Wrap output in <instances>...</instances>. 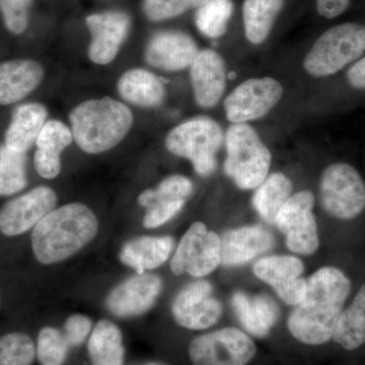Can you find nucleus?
<instances>
[{
	"label": "nucleus",
	"instance_id": "obj_28",
	"mask_svg": "<svg viewBox=\"0 0 365 365\" xmlns=\"http://www.w3.org/2000/svg\"><path fill=\"white\" fill-rule=\"evenodd\" d=\"M284 0H245L242 20L245 34L252 44H262L272 30Z\"/></svg>",
	"mask_w": 365,
	"mask_h": 365
},
{
	"label": "nucleus",
	"instance_id": "obj_24",
	"mask_svg": "<svg viewBox=\"0 0 365 365\" xmlns=\"http://www.w3.org/2000/svg\"><path fill=\"white\" fill-rule=\"evenodd\" d=\"M44 106L28 103L16 108L4 136V145L9 150L26 153L37 141L47 120Z\"/></svg>",
	"mask_w": 365,
	"mask_h": 365
},
{
	"label": "nucleus",
	"instance_id": "obj_30",
	"mask_svg": "<svg viewBox=\"0 0 365 365\" xmlns=\"http://www.w3.org/2000/svg\"><path fill=\"white\" fill-rule=\"evenodd\" d=\"M333 340L346 350L357 349L365 344V283L341 314Z\"/></svg>",
	"mask_w": 365,
	"mask_h": 365
},
{
	"label": "nucleus",
	"instance_id": "obj_26",
	"mask_svg": "<svg viewBox=\"0 0 365 365\" xmlns=\"http://www.w3.org/2000/svg\"><path fill=\"white\" fill-rule=\"evenodd\" d=\"M118 91L126 102L141 108L158 107L165 97L162 79L143 68L125 72L118 81Z\"/></svg>",
	"mask_w": 365,
	"mask_h": 365
},
{
	"label": "nucleus",
	"instance_id": "obj_19",
	"mask_svg": "<svg viewBox=\"0 0 365 365\" xmlns=\"http://www.w3.org/2000/svg\"><path fill=\"white\" fill-rule=\"evenodd\" d=\"M190 78L197 104L205 109L215 107L227 85L225 60L213 50L199 51L190 66Z\"/></svg>",
	"mask_w": 365,
	"mask_h": 365
},
{
	"label": "nucleus",
	"instance_id": "obj_21",
	"mask_svg": "<svg viewBox=\"0 0 365 365\" xmlns=\"http://www.w3.org/2000/svg\"><path fill=\"white\" fill-rule=\"evenodd\" d=\"M44 68L32 59H14L0 64V105L16 104L42 83Z\"/></svg>",
	"mask_w": 365,
	"mask_h": 365
},
{
	"label": "nucleus",
	"instance_id": "obj_7",
	"mask_svg": "<svg viewBox=\"0 0 365 365\" xmlns=\"http://www.w3.org/2000/svg\"><path fill=\"white\" fill-rule=\"evenodd\" d=\"M319 198L322 207L333 217L353 220L365 209V182L349 163H332L322 174Z\"/></svg>",
	"mask_w": 365,
	"mask_h": 365
},
{
	"label": "nucleus",
	"instance_id": "obj_12",
	"mask_svg": "<svg viewBox=\"0 0 365 365\" xmlns=\"http://www.w3.org/2000/svg\"><path fill=\"white\" fill-rule=\"evenodd\" d=\"M172 314L182 328L205 330L220 321L222 304L213 297L211 283L198 280L180 290L173 302Z\"/></svg>",
	"mask_w": 365,
	"mask_h": 365
},
{
	"label": "nucleus",
	"instance_id": "obj_37",
	"mask_svg": "<svg viewBox=\"0 0 365 365\" xmlns=\"http://www.w3.org/2000/svg\"><path fill=\"white\" fill-rule=\"evenodd\" d=\"M93 323L90 318L83 314H72L66 319L64 325V336L71 347L83 344L91 333Z\"/></svg>",
	"mask_w": 365,
	"mask_h": 365
},
{
	"label": "nucleus",
	"instance_id": "obj_34",
	"mask_svg": "<svg viewBox=\"0 0 365 365\" xmlns=\"http://www.w3.org/2000/svg\"><path fill=\"white\" fill-rule=\"evenodd\" d=\"M69 348L64 334L52 327H45L38 335L36 352L41 365H63Z\"/></svg>",
	"mask_w": 365,
	"mask_h": 365
},
{
	"label": "nucleus",
	"instance_id": "obj_20",
	"mask_svg": "<svg viewBox=\"0 0 365 365\" xmlns=\"http://www.w3.org/2000/svg\"><path fill=\"white\" fill-rule=\"evenodd\" d=\"M222 240V260L225 267L242 265L273 248L272 232L261 225H247L225 232Z\"/></svg>",
	"mask_w": 365,
	"mask_h": 365
},
{
	"label": "nucleus",
	"instance_id": "obj_27",
	"mask_svg": "<svg viewBox=\"0 0 365 365\" xmlns=\"http://www.w3.org/2000/svg\"><path fill=\"white\" fill-rule=\"evenodd\" d=\"M93 365H124L123 336L114 323L102 319L91 334L88 344Z\"/></svg>",
	"mask_w": 365,
	"mask_h": 365
},
{
	"label": "nucleus",
	"instance_id": "obj_18",
	"mask_svg": "<svg viewBox=\"0 0 365 365\" xmlns=\"http://www.w3.org/2000/svg\"><path fill=\"white\" fill-rule=\"evenodd\" d=\"M199 50L195 41L187 34L163 31L151 37L144 58L150 66L165 71H179L193 63Z\"/></svg>",
	"mask_w": 365,
	"mask_h": 365
},
{
	"label": "nucleus",
	"instance_id": "obj_13",
	"mask_svg": "<svg viewBox=\"0 0 365 365\" xmlns=\"http://www.w3.org/2000/svg\"><path fill=\"white\" fill-rule=\"evenodd\" d=\"M163 289L158 275L136 273L113 288L106 299V307L118 318L140 316L155 306Z\"/></svg>",
	"mask_w": 365,
	"mask_h": 365
},
{
	"label": "nucleus",
	"instance_id": "obj_10",
	"mask_svg": "<svg viewBox=\"0 0 365 365\" xmlns=\"http://www.w3.org/2000/svg\"><path fill=\"white\" fill-rule=\"evenodd\" d=\"M314 206L313 192H299L289 197L276 216V227L287 235V248L294 253L312 255L319 249Z\"/></svg>",
	"mask_w": 365,
	"mask_h": 365
},
{
	"label": "nucleus",
	"instance_id": "obj_8",
	"mask_svg": "<svg viewBox=\"0 0 365 365\" xmlns=\"http://www.w3.org/2000/svg\"><path fill=\"white\" fill-rule=\"evenodd\" d=\"M256 352L251 338L237 328H223L199 336L189 346L193 365H247Z\"/></svg>",
	"mask_w": 365,
	"mask_h": 365
},
{
	"label": "nucleus",
	"instance_id": "obj_9",
	"mask_svg": "<svg viewBox=\"0 0 365 365\" xmlns=\"http://www.w3.org/2000/svg\"><path fill=\"white\" fill-rule=\"evenodd\" d=\"M222 260V240L215 232H209L202 222H194L182 235L172 261L175 275L188 273L200 278L220 266Z\"/></svg>",
	"mask_w": 365,
	"mask_h": 365
},
{
	"label": "nucleus",
	"instance_id": "obj_11",
	"mask_svg": "<svg viewBox=\"0 0 365 365\" xmlns=\"http://www.w3.org/2000/svg\"><path fill=\"white\" fill-rule=\"evenodd\" d=\"M283 93L282 85L272 78L248 79L225 98V116L234 124L260 119L279 103Z\"/></svg>",
	"mask_w": 365,
	"mask_h": 365
},
{
	"label": "nucleus",
	"instance_id": "obj_25",
	"mask_svg": "<svg viewBox=\"0 0 365 365\" xmlns=\"http://www.w3.org/2000/svg\"><path fill=\"white\" fill-rule=\"evenodd\" d=\"M175 241L172 237H140L126 242L120 260L141 274L162 266L169 259Z\"/></svg>",
	"mask_w": 365,
	"mask_h": 365
},
{
	"label": "nucleus",
	"instance_id": "obj_6",
	"mask_svg": "<svg viewBox=\"0 0 365 365\" xmlns=\"http://www.w3.org/2000/svg\"><path fill=\"white\" fill-rule=\"evenodd\" d=\"M220 125L209 117H197L178 125L168 134L165 146L172 155L188 158L199 176L216 169V153L223 143Z\"/></svg>",
	"mask_w": 365,
	"mask_h": 365
},
{
	"label": "nucleus",
	"instance_id": "obj_22",
	"mask_svg": "<svg viewBox=\"0 0 365 365\" xmlns=\"http://www.w3.org/2000/svg\"><path fill=\"white\" fill-rule=\"evenodd\" d=\"M72 132L66 124L58 120L46 122L36 141L34 165L38 174L44 179H54L61 170L62 151L72 143Z\"/></svg>",
	"mask_w": 365,
	"mask_h": 365
},
{
	"label": "nucleus",
	"instance_id": "obj_40",
	"mask_svg": "<svg viewBox=\"0 0 365 365\" xmlns=\"http://www.w3.org/2000/svg\"><path fill=\"white\" fill-rule=\"evenodd\" d=\"M235 76H237V74H235L234 71L230 72V73L228 74V78H230V79L235 78Z\"/></svg>",
	"mask_w": 365,
	"mask_h": 365
},
{
	"label": "nucleus",
	"instance_id": "obj_36",
	"mask_svg": "<svg viewBox=\"0 0 365 365\" xmlns=\"http://www.w3.org/2000/svg\"><path fill=\"white\" fill-rule=\"evenodd\" d=\"M34 0H0V14L9 33L21 35L26 32Z\"/></svg>",
	"mask_w": 365,
	"mask_h": 365
},
{
	"label": "nucleus",
	"instance_id": "obj_5",
	"mask_svg": "<svg viewBox=\"0 0 365 365\" xmlns=\"http://www.w3.org/2000/svg\"><path fill=\"white\" fill-rule=\"evenodd\" d=\"M364 52L365 26L340 24L319 36L304 60V68L314 78H326L356 61Z\"/></svg>",
	"mask_w": 365,
	"mask_h": 365
},
{
	"label": "nucleus",
	"instance_id": "obj_35",
	"mask_svg": "<svg viewBox=\"0 0 365 365\" xmlns=\"http://www.w3.org/2000/svg\"><path fill=\"white\" fill-rule=\"evenodd\" d=\"M208 0H143V9L146 18L151 21H160L176 18Z\"/></svg>",
	"mask_w": 365,
	"mask_h": 365
},
{
	"label": "nucleus",
	"instance_id": "obj_3",
	"mask_svg": "<svg viewBox=\"0 0 365 365\" xmlns=\"http://www.w3.org/2000/svg\"><path fill=\"white\" fill-rule=\"evenodd\" d=\"M69 120L78 148L97 155L123 140L133 124V115L123 103L106 97L81 103L72 110Z\"/></svg>",
	"mask_w": 365,
	"mask_h": 365
},
{
	"label": "nucleus",
	"instance_id": "obj_32",
	"mask_svg": "<svg viewBox=\"0 0 365 365\" xmlns=\"http://www.w3.org/2000/svg\"><path fill=\"white\" fill-rule=\"evenodd\" d=\"M26 155L0 146V196H11L25 189Z\"/></svg>",
	"mask_w": 365,
	"mask_h": 365
},
{
	"label": "nucleus",
	"instance_id": "obj_38",
	"mask_svg": "<svg viewBox=\"0 0 365 365\" xmlns=\"http://www.w3.org/2000/svg\"><path fill=\"white\" fill-rule=\"evenodd\" d=\"M316 4L319 16L332 20L347 11L351 0H316Z\"/></svg>",
	"mask_w": 365,
	"mask_h": 365
},
{
	"label": "nucleus",
	"instance_id": "obj_23",
	"mask_svg": "<svg viewBox=\"0 0 365 365\" xmlns=\"http://www.w3.org/2000/svg\"><path fill=\"white\" fill-rule=\"evenodd\" d=\"M232 306L237 319L247 332L256 338H265L277 322V304L267 295L232 294Z\"/></svg>",
	"mask_w": 365,
	"mask_h": 365
},
{
	"label": "nucleus",
	"instance_id": "obj_39",
	"mask_svg": "<svg viewBox=\"0 0 365 365\" xmlns=\"http://www.w3.org/2000/svg\"><path fill=\"white\" fill-rule=\"evenodd\" d=\"M348 83L356 90H365V56L354 62L346 73Z\"/></svg>",
	"mask_w": 365,
	"mask_h": 365
},
{
	"label": "nucleus",
	"instance_id": "obj_4",
	"mask_svg": "<svg viewBox=\"0 0 365 365\" xmlns=\"http://www.w3.org/2000/svg\"><path fill=\"white\" fill-rule=\"evenodd\" d=\"M225 175L240 189L258 188L268 176L272 157L253 127L247 123L232 125L225 135Z\"/></svg>",
	"mask_w": 365,
	"mask_h": 365
},
{
	"label": "nucleus",
	"instance_id": "obj_15",
	"mask_svg": "<svg viewBox=\"0 0 365 365\" xmlns=\"http://www.w3.org/2000/svg\"><path fill=\"white\" fill-rule=\"evenodd\" d=\"M253 271L259 279L268 283L288 306H297L307 294V280L300 277L304 266L292 256H269L255 263Z\"/></svg>",
	"mask_w": 365,
	"mask_h": 365
},
{
	"label": "nucleus",
	"instance_id": "obj_17",
	"mask_svg": "<svg viewBox=\"0 0 365 365\" xmlns=\"http://www.w3.org/2000/svg\"><path fill=\"white\" fill-rule=\"evenodd\" d=\"M193 192V184L188 178L170 176L163 180L157 189H148L138 197V202L148 208L143 218L146 228H155L176 216Z\"/></svg>",
	"mask_w": 365,
	"mask_h": 365
},
{
	"label": "nucleus",
	"instance_id": "obj_16",
	"mask_svg": "<svg viewBox=\"0 0 365 365\" xmlns=\"http://www.w3.org/2000/svg\"><path fill=\"white\" fill-rule=\"evenodd\" d=\"M86 23L91 35L88 57L100 66L111 63L128 36L130 16L124 11H110L91 14Z\"/></svg>",
	"mask_w": 365,
	"mask_h": 365
},
{
	"label": "nucleus",
	"instance_id": "obj_2",
	"mask_svg": "<svg viewBox=\"0 0 365 365\" xmlns=\"http://www.w3.org/2000/svg\"><path fill=\"white\" fill-rule=\"evenodd\" d=\"M95 213L81 203H71L52 210L36 225L32 248L36 259L44 265L67 260L97 235Z\"/></svg>",
	"mask_w": 365,
	"mask_h": 365
},
{
	"label": "nucleus",
	"instance_id": "obj_29",
	"mask_svg": "<svg viewBox=\"0 0 365 365\" xmlns=\"http://www.w3.org/2000/svg\"><path fill=\"white\" fill-rule=\"evenodd\" d=\"M292 182L282 173H274L255 192L254 208L265 222L275 225L276 216L292 196Z\"/></svg>",
	"mask_w": 365,
	"mask_h": 365
},
{
	"label": "nucleus",
	"instance_id": "obj_1",
	"mask_svg": "<svg viewBox=\"0 0 365 365\" xmlns=\"http://www.w3.org/2000/svg\"><path fill=\"white\" fill-rule=\"evenodd\" d=\"M351 282L335 267L319 269L307 280V294L288 318L290 334L307 345H322L333 339Z\"/></svg>",
	"mask_w": 365,
	"mask_h": 365
},
{
	"label": "nucleus",
	"instance_id": "obj_14",
	"mask_svg": "<svg viewBox=\"0 0 365 365\" xmlns=\"http://www.w3.org/2000/svg\"><path fill=\"white\" fill-rule=\"evenodd\" d=\"M57 203L51 188L41 186L25 195L9 201L0 209V232L7 237H16L36 227Z\"/></svg>",
	"mask_w": 365,
	"mask_h": 365
},
{
	"label": "nucleus",
	"instance_id": "obj_33",
	"mask_svg": "<svg viewBox=\"0 0 365 365\" xmlns=\"http://www.w3.org/2000/svg\"><path fill=\"white\" fill-rule=\"evenodd\" d=\"M36 354L35 343L26 334L0 336V365H32Z\"/></svg>",
	"mask_w": 365,
	"mask_h": 365
},
{
	"label": "nucleus",
	"instance_id": "obj_31",
	"mask_svg": "<svg viewBox=\"0 0 365 365\" xmlns=\"http://www.w3.org/2000/svg\"><path fill=\"white\" fill-rule=\"evenodd\" d=\"M234 13L232 0H208L197 9L195 24L205 37L217 39L225 35Z\"/></svg>",
	"mask_w": 365,
	"mask_h": 365
}]
</instances>
